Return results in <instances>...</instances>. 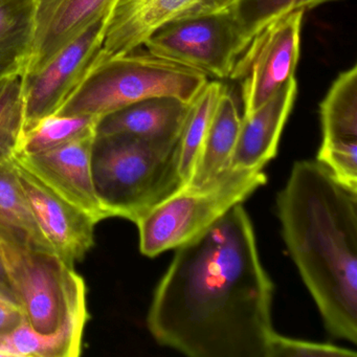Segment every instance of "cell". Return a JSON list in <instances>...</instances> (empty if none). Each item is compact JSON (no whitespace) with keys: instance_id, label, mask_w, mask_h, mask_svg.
I'll list each match as a JSON object with an SVG mask.
<instances>
[{"instance_id":"6da1fadb","label":"cell","mask_w":357,"mask_h":357,"mask_svg":"<svg viewBox=\"0 0 357 357\" xmlns=\"http://www.w3.org/2000/svg\"><path fill=\"white\" fill-rule=\"evenodd\" d=\"M273 281L242 204L176 248L154 291L147 326L156 342L191 357H267Z\"/></svg>"},{"instance_id":"7a4b0ae2","label":"cell","mask_w":357,"mask_h":357,"mask_svg":"<svg viewBox=\"0 0 357 357\" xmlns=\"http://www.w3.org/2000/svg\"><path fill=\"white\" fill-rule=\"evenodd\" d=\"M290 257L332 335L357 344V191L319 162L292 167L277 199Z\"/></svg>"},{"instance_id":"3957f363","label":"cell","mask_w":357,"mask_h":357,"mask_svg":"<svg viewBox=\"0 0 357 357\" xmlns=\"http://www.w3.org/2000/svg\"><path fill=\"white\" fill-rule=\"evenodd\" d=\"M177 141L137 135H96L91 148L93 187L107 218L137 223L154 206L183 189Z\"/></svg>"},{"instance_id":"277c9868","label":"cell","mask_w":357,"mask_h":357,"mask_svg":"<svg viewBox=\"0 0 357 357\" xmlns=\"http://www.w3.org/2000/svg\"><path fill=\"white\" fill-rule=\"evenodd\" d=\"M206 83L198 70L137 50L98 64L57 114L102 118L154 97L192 103Z\"/></svg>"},{"instance_id":"5b68a950","label":"cell","mask_w":357,"mask_h":357,"mask_svg":"<svg viewBox=\"0 0 357 357\" xmlns=\"http://www.w3.org/2000/svg\"><path fill=\"white\" fill-rule=\"evenodd\" d=\"M263 170L229 168L202 189L183 188L154 206L135 225L139 250L153 258L195 239L266 183Z\"/></svg>"},{"instance_id":"8992f818","label":"cell","mask_w":357,"mask_h":357,"mask_svg":"<svg viewBox=\"0 0 357 357\" xmlns=\"http://www.w3.org/2000/svg\"><path fill=\"white\" fill-rule=\"evenodd\" d=\"M0 252L31 327L49 334L73 319L89 321L86 285L74 266L51 250H34L1 239Z\"/></svg>"},{"instance_id":"52a82bcc","label":"cell","mask_w":357,"mask_h":357,"mask_svg":"<svg viewBox=\"0 0 357 357\" xmlns=\"http://www.w3.org/2000/svg\"><path fill=\"white\" fill-rule=\"evenodd\" d=\"M144 47L156 57L218 79L229 78L248 47L229 8L170 22Z\"/></svg>"},{"instance_id":"ba28073f","label":"cell","mask_w":357,"mask_h":357,"mask_svg":"<svg viewBox=\"0 0 357 357\" xmlns=\"http://www.w3.org/2000/svg\"><path fill=\"white\" fill-rule=\"evenodd\" d=\"M304 13L303 10L290 12L269 22L236 61L229 79L241 85L243 116L294 79Z\"/></svg>"},{"instance_id":"9c48e42d","label":"cell","mask_w":357,"mask_h":357,"mask_svg":"<svg viewBox=\"0 0 357 357\" xmlns=\"http://www.w3.org/2000/svg\"><path fill=\"white\" fill-rule=\"evenodd\" d=\"M106 20H96L43 70L22 76L24 132L43 119L57 114L98 66Z\"/></svg>"},{"instance_id":"30bf717a","label":"cell","mask_w":357,"mask_h":357,"mask_svg":"<svg viewBox=\"0 0 357 357\" xmlns=\"http://www.w3.org/2000/svg\"><path fill=\"white\" fill-rule=\"evenodd\" d=\"M231 3V0H116L106 20L99 63L137 51L158 29L170 22L227 10Z\"/></svg>"},{"instance_id":"8fae6325","label":"cell","mask_w":357,"mask_h":357,"mask_svg":"<svg viewBox=\"0 0 357 357\" xmlns=\"http://www.w3.org/2000/svg\"><path fill=\"white\" fill-rule=\"evenodd\" d=\"M14 162L18 181L41 234L54 252L74 266L75 263L84 259L93 245L97 222L15 160Z\"/></svg>"},{"instance_id":"7c38bea8","label":"cell","mask_w":357,"mask_h":357,"mask_svg":"<svg viewBox=\"0 0 357 357\" xmlns=\"http://www.w3.org/2000/svg\"><path fill=\"white\" fill-rule=\"evenodd\" d=\"M321 144L317 153L340 183L357 191V66L334 81L319 106Z\"/></svg>"},{"instance_id":"4fadbf2b","label":"cell","mask_w":357,"mask_h":357,"mask_svg":"<svg viewBox=\"0 0 357 357\" xmlns=\"http://www.w3.org/2000/svg\"><path fill=\"white\" fill-rule=\"evenodd\" d=\"M95 137L96 132L89 133L54 149L13 158L98 223L107 216L98 199L91 174V148Z\"/></svg>"},{"instance_id":"5bb4252c","label":"cell","mask_w":357,"mask_h":357,"mask_svg":"<svg viewBox=\"0 0 357 357\" xmlns=\"http://www.w3.org/2000/svg\"><path fill=\"white\" fill-rule=\"evenodd\" d=\"M116 0H35V31L22 76L43 70L96 20L107 17Z\"/></svg>"},{"instance_id":"9a60e30c","label":"cell","mask_w":357,"mask_h":357,"mask_svg":"<svg viewBox=\"0 0 357 357\" xmlns=\"http://www.w3.org/2000/svg\"><path fill=\"white\" fill-rule=\"evenodd\" d=\"M296 95L298 84L294 78L252 114L242 116L229 168L263 170L267 162L277 155L280 137Z\"/></svg>"},{"instance_id":"2e32d148","label":"cell","mask_w":357,"mask_h":357,"mask_svg":"<svg viewBox=\"0 0 357 357\" xmlns=\"http://www.w3.org/2000/svg\"><path fill=\"white\" fill-rule=\"evenodd\" d=\"M190 105L172 97L142 100L100 118L96 135L125 133L158 141H177Z\"/></svg>"},{"instance_id":"e0dca14e","label":"cell","mask_w":357,"mask_h":357,"mask_svg":"<svg viewBox=\"0 0 357 357\" xmlns=\"http://www.w3.org/2000/svg\"><path fill=\"white\" fill-rule=\"evenodd\" d=\"M241 121L235 100L225 89L217 102L199 160L188 187H208L229 170Z\"/></svg>"},{"instance_id":"ac0fdd59","label":"cell","mask_w":357,"mask_h":357,"mask_svg":"<svg viewBox=\"0 0 357 357\" xmlns=\"http://www.w3.org/2000/svg\"><path fill=\"white\" fill-rule=\"evenodd\" d=\"M0 239L54 252L33 217L13 158L0 160Z\"/></svg>"},{"instance_id":"d6986e66","label":"cell","mask_w":357,"mask_h":357,"mask_svg":"<svg viewBox=\"0 0 357 357\" xmlns=\"http://www.w3.org/2000/svg\"><path fill=\"white\" fill-rule=\"evenodd\" d=\"M87 321L73 319L54 333H40L24 319L15 329L0 335L3 357H76L82 349Z\"/></svg>"},{"instance_id":"ffe728a7","label":"cell","mask_w":357,"mask_h":357,"mask_svg":"<svg viewBox=\"0 0 357 357\" xmlns=\"http://www.w3.org/2000/svg\"><path fill=\"white\" fill-rule=\"evenodd\" d=\"M34 31L35 0H0V76L22 74Z\"/></svg>"},{"instance_id":"44dd1931","label":"cell","mask_w":357,"mask_h":357,"mask_svg":"<svg viewBox=\"0 0 357 357\" xmlns=\"http://www.w3.org/2000/svg\"><path fill=\"white\" fill-rule=\"evenodd\" d=\"M225 86L220 82L206 83L190 105L178 144V171L188 187L199 160L206 132Z\"/></svg>"},{"instance_id":"7402d4cb","label":"cell","mask_w":357,"mask_h":357,"mask_svg":"<svg viewBox=\"0 0 357 357\" xmlns=\"http://www.w3.org/2000/svg\"><path fill=\"white\" fill-rule=\"evenodd\" d=\"M100 118L93 116L52 114L22 135L15 155L40 153L96 132Z\"/></svg>"},{"instance_id":"603a6c76","label":"cell","mask_w":357,"mask_h":357,"mask_svg":"<svg viewBox=\"0 0 357 357\" xmlns=\"http://www.w3.org/2000/svg\"><path fill=\"white\" fill-rule=\"evenodd\" d=\"M337 0H231L229 12L246 47L269 22L290 12L312 9Z\"/></svg>"},{"instance_id":"cb8c5ba5","label":"cell","mask_w":357,"mask_h":357,"mask_svg":"<svg viewBox=\"0 0 357 357\" xmlns=\"http://www.w3.org/2000/svg\"><path fill=\"white\" fill-rule=\"evenodd\" d=\"M24 132V103L20 73L0 78V160H12Z\"/></svg>"},{"instance_id":"d4e9b609","label":"cell","mask_w":357,"mask_h":357,"mask_svg":"<svg viewBox=\"0 0 357 357\" xmlns=\"http://www.w3.org/2000/svg\"><path fill=\"white\" fill-rule=\"evenodd\" d=\"M357 353L349 349L330 344L296 340L280 335L271 336L267 357H356Z\"/></svg>"},{"instance_id":"484cf974","label":"cell","mask_w":357,"mask_h":357,"mask_svg":"<svg viewBox=\"0 0 357 357\" xmlns=\"http://www.w3.org/2000/svg\"><path fill=\"white\" fill-rule=\"evenodd\" d=\"M22 309L0 298V335H5L24 321Z\"/></svg>"},{"instance_id":"4316f807","label":"cell","mask_w":357,"mask_h":357,"mask_svg":"<svg viewBox=\"0 0 357 357\" xmlns=\"http://www.w3.org/2000/svg\"><path fill=\"white\" fill-rule=\"evenodd\" d=\"M0 298L20 306L3 255L0 252ZM22 308V307H20Z\"/></svg>"},{"instance_id":"83f0119b","label":"cell","mask_w":357,"mask_h":357,"mask_svg":"<svg viewBox=\"0 0 357 357\" xmlns=\"http://www.w3.org/2000/svg\"><path fill=\"white\" fill-rule=\"evenodd\" d=\"M1 77H3V76H0V78H1Z\"/></svg>"}]
</instances>
